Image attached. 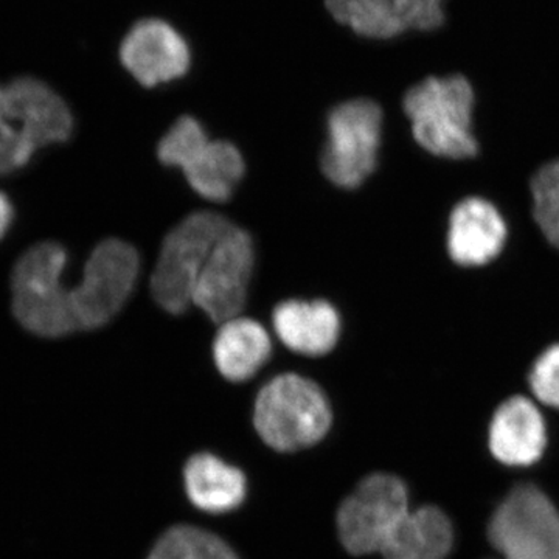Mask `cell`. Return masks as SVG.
<instances>
[{
  "label": "cell",
  "mask_w": 559,
  "mask_h": 559,
  "mask_svg": "<svg viewBox=\"0 0 559 559\" xmlns=\"http://www.w3.org/2000/svg\"><path fill=\"white\" fill-rule=\"evenodd\" d=\"M66 264V249L49 241L33 246L14 266V318L33 334L61 337L100 329L130 299L140 271L138 250L117 238L94 249L75 288L62 282Z\"/></svg>",
  "instance_id": "1"
},
{
  "label": "cell",
  "mask_w": 559,
  "mask_h": 559,
  "mask_svg": "<svg viewBox=\"0 0 559 559\" xmlns=\"http://www.w3.org/2000/svg\"><path fill=\"white\" fill-rule=\"evenodd\" d=\"M401 106L415 142L426 153L450 160L479 156L477 94L462 73L415 81L404 92Z\"/></svg>",
  "instance_id": "2"
},
{
  "label": "cell",
  "mask_w": 559,
  "mask_h": 559,
  "mask_svg": "<svg viewBox=\"0 0 559 559\" xmlns=\"http://www.w3.org/2000/svg\"><path fill=\"white\" fill-rule=\"evenodd\" d=\"M72 131V112L49 84L33 76L0 84V176L21 170L36 151L66 142Z\"/></svg>",
  "instance_id": "3"
},
{
  "label": "cell",
  "mask_w": 559,
  "mask_h": 559,
  "mask_svg": "<svg viewBox=\"0 0 559 559\" xmlns=\"http://www.w3.org/2000/svg\"><path fill=\"white\" fill-rule=\"evenodd\" d=\"M333 421L325 393L316 382L296 373L278 374L260 390L253 425L261 440L280 452L319 443Z\"/></svg>",
  "instance_id": "4"
},
{
  "label": "cell",
  "mask_w": 559,
  "mask_h": 559,
  "mask_svg": "<svg viewBox=\"0 0 559 559\" xmlns=\"http://www.w3.org/2000/svg\"><path fill=\"white\" fill-rule=\"evenodd\" d=\"M230 226L219 213L194 212L165 237L151 278V293L162 310L170 314L189 310L202 266Z\"/></svg>",
  "instance_id": "5"
},
{
  "label": "cell",
  "mask_w": 559,
  "mask_h": 559,
  "mask_svg": "<svg viewBox=\"0 0 559 559\" xmlns=\"http://www.w3.org/2000/svg\"><path fill=\"white\" fill-rule=\"evenodd\" d=\"M157 156L168 167H179L191 189L205 200L229 201L245 176L240 150L224 140H210L204 127L190 116L173 123L157 146Z\"/></svg>",
  "instance_id": "6"
},
{
  "label": "cell",
  "mask_w": 559,
  "mask_h": 559,
  "mask_svg": "<svg viewBox=\"0 0 559 559\" xmlns=\"http://www.w3.org/2000/svg\"><path fill=\"white\" fill-rule=\"evenodd\" d=\"M384 110L369 98L341 103L326 119L322 171L341 189H358L377 170Z\"/></svg>",
  "instance_id": "7"
},
{
  "label": "cell",
  "mask_w": 559,
  "mask_h": 559,
  "mask_svg": "<svg viewBox=\"0 0 559 559\" xmlns=\"http://www.w3.org/2000/svg\"><path fill=\"white\" fill-rule=\"evenodd\" d=\"M488 539L503 559H559V510L536 485H518L492 513Z\"/></svg>",
  "instance_id": "8"
},
{
  "label": "cell",
  "mask_w": 559,
  "mask_h": 559,
  "mask_svg": "<svg viewBox=\"0 0 559 559\" xmlns=\"http://www.w3.org/2000/svg\"><path fill=\"white\" fill-rule=\"evenodd\" d=\"M409 513L406 484L392 474H371L337 511L342 546L356 557L381 554Z\"/></svg>",
  "instance_id": "9"
},
{
  "label": "cell",
  "mask_w": 559,
  "mask_h": 559,
  "mask_svg": "<svg viewBox=\"0 0 559 559\" xmlns=\"http://www.w3.org/2000/svg\"><path fill=\"white\" fill-rule=\"evenodd\" d=\"M253 264L252 237L231 224L202 266L191 299L193 305L216 323L238 318L248 299Z\"/></svg>",
  "instance_id": "10"
},
{
  "label": "cell",
  "mask_w": 559,
  "mask_h": 559,
  "mask_svg": "<svg viewBox=\"0 0 559 559\" xmlns=\"http://www.w3.org/2000/svg\"><path fill=\"white\" fill-rule=\"evenodd\" d=\"M325 5L334 20L374 40L428 35L447 22V0H325Z\"/></svg>",
  "instance_id": "11"
},
{
  "label": "cell",
  "mask_w": 559,
  "mask_h": 559,
  "mask_svg": "<svg viewBox=\"0 0 559 559\" xmlns=\"http://www.w3.org/2000/svg\"><path fill=\"white\" fill-rule=\"evenodd\" d=\"M120 61L142 86L156 87L189 72L191 51L168 22L143 20L121 40Z\"/></svg>",
  "instance_id": "12"
},
{
  "label": "cell",
  "mask_w": 559,
  "mask_h": 559,
  "mask_svg": "<svg viewBox=\"0 0 559 559\" xmlns=\"http://www.w3.org/2000/svg\"><path fill=\"white\" fill-rule=\"evenodd\" d=\"M509 240V226L500 210L481 197L463 198L451 210L448 253L460 267L487 266Z\"/></svg>",
  "instance_id": "13"
},
{
  "label": "cell",
  "mask_w": 559,
  "mask_h": 559,
  "mask_svg": "<svg viewBox=\"0 0 559 559\" xmlns=\"http://www.w3.org/2000/svg\"><path fill=\"white\" fill-rule=\"evenodd\" d=\"M492 457L513 468L535 465L547 448L546 419L535 401L510 396L492 414L488 429Z\"/></svg>",
  "instance_id": "14"
},
{
  "label": "cell",
  "mask_w": 559,
  "mask_h": 559,
  "mask_svg": "<svg viewBox=\"0 0 559 559\" xmlns=\"http://www.w3.org/2000/svg\"><path fill=\"white\" fill-rule=\"evenodd\" d=\"M278 340L293 352L323 356L336 347L340 312L325 300H286L272 312Z\"/></svg>",
  "instance_id": "15"
},
{
  "label": "cell",
  "mask_w": 559,
  "mask_h": 559,
  "mask_svg": "<svg viewBox=\"0 0 559 559\" xmlns=\"http://www.w3.org/2000/svg\"><path fill=\"white\" fill-rule=\"evenodd\" d=\"M183 480L191 503L212 514L238 509L248 495V480L242 471L207 452L187 462Z\"/></svg>",
  "instance_id": "16"
},
{
  "label": "cell",
  "mask_w": 559,
  "mask_h": 559,
  "mask_svg": "<svg viewBox=\"0 0 559 559\" xmlns=\"http://www.w3.org/2000/svg\"><path fill=\"white\" fill-rule=\"evenodd\" d=\"M271 355L270 334L255 320L235 318L221 323L213 342V359L226 380H250L270 360Z\"/></svg>",
  "instance_id": "17"
},
{
  "label": "cell",
  "mask_w": 559,
  "mask_h": 559,
  "mask_svg": "<svg viewBox=\"0 0 559 559\" xmlns=\"http://www.w3.org/2000/svg\"><path fill=\"white\" fill-rule=\"evenodd\" d=\"M454 546L450 518L437 507L411 511L381 555L384 559H447Z\"/></svg>",
  "instance_id": "18"
},
{
  "label": "cell",
  "mask_w": 559,
  "mask_h": 559,
  "mask_svg": "<svg viewBox=\"0 0 559 559\" xmlns=\"http://www.w3.org/2000/svg\"><path fill=\"white\" fill-rule=\"evenodd\" d=\"M148 559H238L218 536L205 530L178 525L165 532Z\"/></svg>",
  "instance_id": "19"
},
{
  "label": "cell",
  "mask_w": 559,
  "mask_h": 559,
  "mask_svg": "<svg viewBox=\"0 0 559 559\" xmlns=\"http://www.w3.org/2000/svg\"><path fill=\"white\" fill-rule=\"evenodd\" d=\"M533 218L546 240L559 250V157L540 165L530 180Z\"/></svg>",
  "instance_id": "20"
},
{
  "label": "cell",
  "mask_w": 559,
  "mask_h": 559,
  "mask_svg": "<svg viewBox=\"0 0 559 559\" xmlns=\"http://www.w3.org/2000/svg\"><path fill=\"white\" fill-rule=\"evenodd\" d=\"M533 396L544 406L559 411V342L544 348L528 371Z\"/></svg>",
  "instance_id": "21"
},
{
  "label": "cell",
  "mask_w": 559,
  "mask_h": 559,
  "mask_svg": "<svg viewBox=\"0 0 559 559\" xmlns=\"http://www.w3.org/2000/svg\"><path fill=\"white\" fill-rule=\"evenodd\" d=\"M14 210L9 198L0 191V240L5 237L11 223H13Z\"/></svg>",
  "instance_id": "22"
}]
</instances>
